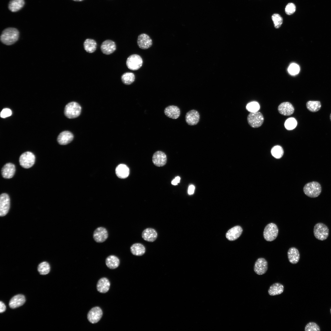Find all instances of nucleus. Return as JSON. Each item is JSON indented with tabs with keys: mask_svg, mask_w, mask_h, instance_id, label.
Returning <instances> with one entry per match:
<instances>
[{
	"mask_svg": "<svg viewBox=\"0 0 331 331\" xmlns=\"http://www.w3.org/2000/svg\"><path fill=\"white\" fill-rule=\"evenodd\" d=\"M288 258L289 262L292 264H297L300 259V254L297 249L294 247L289 249L287 252Z\"/></svg>",
	"mask_w": 331,
	"mask_h": 331,
	"instance_id": "obj_24",
	"label": "nucleus"
},
{
	"mask_svg": "<svg viewBox=\"0 0 331 331\" xmlns=\"http://www.w3.org/2000/svg\"><path fill=\"white\" fill-rule=\"evenodd\" d=\"M19 33L18 30L13 28H8L2 32L0 40L4 44L7 45H12L18 40Z\"/></svg>",
	"mask_w": 331,
	"mask_h": 331,
	"instance_id": "obj_1",
	"label": "nucleus"
},
{
	"mask_svg": "<svg viewBox=\"0 0 331 331\" xmlns=\"http://www.w3.org/2000/svg\"><path fill=\"white\" fill-rule=\"evenodd\" d=\"M116 48L115 43L110 40H106L102 43L101 46V50L104 54L109 55L112 53Z\"/></svg>",
	"mask_w": 331,
	"mask_h": 331,
	"instance_id": "obj_17",
	"label": "nucleus"
},
{
	"mask_svg": "<svg viewBox=\"0 0 331 331\" xmlns=\"http://www.w3.org/2000/svg\"><path fill=\"white\" fill-rule=\"evenodd\" d=\"M126 63L128 69L132 70H136L141 67L143 65V60L140 55L134 54L128 57Z\"/></svg>",
	"mask_w": 331,
	"mask_h": 331,
	"instance_id": "obj_8",
	"label": "nucleus"
},
{
	"mask_svg": "<svg viewBox=\"0 0 331 331\" xmlns=\"http://www.w3.org/2000/svg\"><path fill=\"white\" fill-rule=\"evenodd\" d=\"M194 189L195 187L194 186L192 185H190L188 189V193L190 195L193 194L194 193Z\"/></svg>",
	"mask_w": 331,
	"mask_h": 331,
	"instance_id": "obj_45",
	"label": "nucleus"
},
{
	"mask_svg": "<svg viewBox=\"0 0 331 331\" xmlns=\"http://www.w3.org/2000/svg\"><path fill=\"white\" fill-rule=\"evenodd\" d=\"M296 7L294 4L290 3L288 4L285 8L286 13L288 15H291L295 11Z\"/></svg>",
	"mask_w": 331,
	"mask_h": 331,
	"instance_id": "obj_41",
	"label": "nucleus"
},
{
	"mask_svg": "<svg viewBox=\"0 0 331 331\" xmlns=\"http://www.w3.org/2000/svg\"><path fill=\"white\" fill-rule=\"evenodd\" d=\"M305 194L310 198L318 197L321 192V187L318 182L313 181L306 183L303 188Z\"/></svg>",
	"mask_w": 331,
	"mask_h": 331,
	"instance_id": "obj_2",
	"label": "nucleus"
},
{
	"mask_svg": "<svg viewBox=\"0 0 331 331\" xmlns=\"http://www.w3.org/2000/svg\"><path fill=\"white\" fill-rule=\"evenodd\" d=\"M300 70L299 66L295 63L291 64L288 67V71L291 75H294L298 74Z\"/></svg>",
	"mask_w": 331,
	"mask_h": 331,
	"instance_id": "obj_40",
	"label": "nucleus"
},
{
	"mask_svg": "<svg viewBox=\"0 0 331 331\" xmlns=\"http://www.w3.org/2000/svg\"><path fill=\"white\" fill-rule=\"evenodd\" d=\"M25 302V296L18 294L14 296L10 301L9 306L12 309L16 308L22 305Z\"/></svg>",
	"mask_w": 331,
	"mask_h": 331,
	"instance_id": "obj_22",
	"label": "nucleus"
},
{
	"mask_svg": "<svg viewBox=\"0 0 331 331\" xmlns=\"http://www.w3.org/2000/svg\"><path fill=\"white\" fill-rule=\"evenodd\" d=\"M330 313H331V309L330 310Z\"/></svg>",
	"mask_w": 331,
	"mask_h": 331,
	"instance_id": "obj_48",
	"label": "nucleus"
},
{
	"mask_svg": "<svg viewBox=\"0 0 331 331\" xmlns=\"http://www.w3.org/2000/svg\"><path fill=\"white\" fill-rule=\"evenodd\" d=\"M297 125V121L294 118L292 117L287 119L284 124L285 128L288 130L294 129L296 127Z\"/></svg>",
	"mask_w": 331,
	"mask_h": 331,
	"instance_id": "obj_36",
	"label": "nucleus"
},
{
	"mask_svg": "<svg viewBox=\"0 0 331 331\" xmlns=\"http://www.w3.org/2000/svg\"><path fill=\"white\" fill-rule=\"evenodd\" d=\"M185 119L186 123L188 125H195L198 123L199 121V114L197 111L194 110H191L187 113Z\"/></svg>",
	"mask_w": 331,
	"mask_h": 331,
	"instance_id": "obj_19",
	"label": "nucleus"
},
{
	"mask_svg": "<svg viewBox=\"0 0 331 331\" xmlns=\"http://www.w3.org/2000/svg\"><path fill=\"white\" fill-rule=\"evenodd\" d=\"M35 160L34 154L29 151L25 152L22 154L19 158L20 165L25 169L29 168L34 164Z\"/></svg>",
	"mask_w": 331,
	"mask_h": 331,
	"instance_id": "obj_7",
	"label": "nucleus"
},
{
	"mask_svg": "<svg viewBox=\"0 0 331 331\" xmlns=\"http://www.w3.org/2000/svg\"><path fill=\"white\" fill-rule=\"evenodd\" d=\"M314 234L315 238L321 241L326 240L329 235V229L327 226L322 223L316 224L314 228Z\"/></svg>",
	"mask_w": 331,
	"mask_h": 331,
	"instance_id": "obj_5",
	"label": "nucleus"
},
{
	"mask_svg": "<svg viewBox=\"0 0 331 331\" xmlns=\"http://www.w3.org/2000/svg\"><path fill=\"white\" fill-rule=\"evenodd\" d=\"M75 1L80 2L83 1V0H73Z\"/></svg>",
	"mask_w": 331,
	"mask_h": 331,
	"instance_id": "obj_46",
	"label": "nucleus"
},
{
	"mask_svg": "<svg viewBox=\"0 0 331 331\" xmlns=\"http://www.w3.org/2000/svg\"><path fill=\"white\" fill-rule=\"evenodd\" d=\"M10 207V198L8 194H2L0 196V215L3 216L8 213Z\"/></svg>",
	"mask_w": 331,
	"mask_h": 331,
	"instance_id": "obj_10",
	"label": "nucleus"
},
{
	"mask_svg": "<svg viewBox=\"0 0 331 331\" xmlns=\"http://www.w3.org/2000/svg\"><path fill=\"white\" fill-rule=\"evenodd\" d=\"M110 285V282L108 279L105 277L102 278L98 280L97 283V290L100 293H105L109 290Z\"/></svg>",
	"mask_w": 331,
	"mask_h": 331,
	"instance_id": "obj_25",
	"label": "nucleus"
},
{
	"mask_svg": "<svg viewBox=\"0 0 331 331\" xmlns=\"http://www.w3.org/2000/svg\"><path fill=\"white\" fill-rule=\"evenodd\" d=\"M106 264L107 266L111 269H115L118 267L120 261L116 256L111 255L108 256L106 259Z\"/></svg>",
	"mask_w": 331,
	"mask_h": 331,
	"instance_id": "obj_29",
	"label": "nucleus"
},
{
	"mask_svg": "<svg viewBox=\"0 0 331 331\" xmlns=\"http://www.w3.org/2000/svg\"><path fill=\"white\" fill-rule=\"evenodd\" d=\"M242 231V229L240 226H234L228 231L226 234V237L230 241L235 240L241 236Z\"/></svg>",
	"mask_w": 331,
	"mask_h": 331,
	"instance_id": "obj_18",
	"label": "nucleus"
},
{
	"mask_svg": "<svg viewBox=\"0 0 331 331\" xmlns=\"http://www.w3.org/2000/svg\"><path fill=\"white\" fill-rule=\"evenodd\" d=\"M260 108V106L258 103L255 101L249 103L246 106V109L250 112H257L259 110Z\"/></svg>",
	"mask_w": 331,
	"mask_h": 331,
	"instance_id": "obj_38",
	"label": "nucleus"
},
{
	"mask_svg": "<svg viewBox=\"0 0 331 331\" xmlns=\"http://www.w3.org/2000/svg\"><path fill=\"white\" fill-rule=\"evenodd\" d=\"M274 27L278 29L281 26L283 22V18L280 16L276 13L272 15V17Z\"/></svg>",
	"mask_w": 331,
	"mask_h": 331,
	"instance_id": "obj_37",
	"label": "nucleus"
},
{
	"mask_svg": "<svg viewBox=\"0 0 331 331\" xmlns=\"http://www.w3.org/2000/svg\"><path fill=\"white\" fill-rule=\"evenodd\" d=\"M306 106L310 111L316 112L320 110L321 105V102L319 101H309L306 102Z\"/></svg>",
	"mask_w": 331,
	"mask_h": 331,
	"instance_id": "obj_32",
	"label": "nucleus"
},
{
	"mask_svg": "<svg viewBox=\"0 0 331 331\" xmlns=\"http://www.w3.org/2000/svg\"><path fill=\"white\" fill-rule=\"evenodd\" d=\"M268 268L267 261L264 258H258L254 263V271L258 275H261L264 274L267 271Z\"/></svg>",
	"mask_w": 331,
	"mask_h": 331,
	"instance_id": "obj_9",
	"label": "nucleus"
},
{
	"mask_svg": "<svg viewBox=\"0 0 331 331\" xmlns=\"http://www.w3.org/2000/svg\"><path fill=\"white\" fill-rule=\"evenodd\" d=\"M108 235L107 230L104 227H100L97 228L94 231L93 238L96 242L101 243L106 240Z\"/></svg>",
	"mask_w": 331,
	"mask_h": 331,
	"instance_id": "obj_13",
	"label": "nucleus"
},
{
	"mask_svg": "<svg viewBox=\"0 0 331 331\" xmlns=\"http://www.w3.org/2000/svg\"><path fill=\"white\" fill-rule=\"evenodd\" d=\"M6 306L4 303L2 301L0 302V312L2 313L6 310Z\"/></svg>",
	"mask_w": 331,
	"mask_h": 331,
	"instance_id": "obj_44",
	"label": "nucleus"
},
{
	"mask_svg": "<svg viewBox=\"0 0 331 331\" xmlns=\"http://www.w3.org/2000/svg\"><path fill=\"white\" fill-rule=\"evenodd\" d=\"M284 286L279 283H275L270 286L269 287L268 293L271 296H275L282 294L284 291Z\"/></svg>",
	"mask_w": 331,
	"mask_h": 331,
	"instance_id": "obj_26",
	"label": "nucleus"
},
{
	"mask_svg": "<svg viewBox=\"0 0 331 331\" xmlns=\"http://www.w3.org/2000/svg\"><path fill=\"white\" fill-rule=\"evenodd\" d=\"M116 173L118 177L121 179H124L128 176L129 174V169L125 165L120 164L116 167Z\"/></svg>",
	"mask_w": 331,
	"mask_h": 331,
	"instance_id": "obj_27",
	"label": "nucleus"
},
{
	"mask_svg": "<svg viewBox=\"0 0 331 331\" xmlns=\"http://www.w3.org/2000/svg\"><path fill=\"white\" fill-rule=\"evenodd\" d=\"M81 107L77 102H72L68 103L65 106L64 113L65 116L69 119L74 118L80 115Z\"/></svg>",
	"mask_w": 331,
	"mask_h": 331,
	"instance_id": "obj_3",
	"label": "nucleus"
},
{
	"mask_svg": "<svg viewBox=\"0 0 331 331\" xmlns=\"http://www.w3.org/2000/svg\"><path fill=\"white\" fill-rule=\"evenodd\" d=\"M304 330L305 331H320V329L316 323L310 322L306 325Z\"/></svg>",
	"mask_w": 331,
	"mask_h": 331,
	"instance_id": "obj_39",
	"label": "nucleus"
},
{
	"mask_svg": "<svg viewBox=\"0 0 331 331\" xmlns=\"http://www.w3.org/2000/svg\"><path fill=\"white\" fill-rule=\"evenodd\" d=\"M164 113L168 117L176 119L180 116V111L179 108L175 105H170L166 107L164 110Z\"/></svg>",
	"mask_w": 331,
	"mask_h": 331,
	"instance_id": "obj_23",
	"label": "nucleus"
},
{
	"mask_svg": "<svg viewBox=\"0 0 331 331\" xmlns=\"http://www.w3.org/2000/svg\"><path fill=\"white\" fill-rule=\"evenodd\" d=\"M15 166L11 163L5 164L2 168L1 173L2 177L6 179H10L14 176L15 172Z\"/></svg>",
	"mask_w": 331,
	"mask_h": 331,
	"instance_id": "obj_16",
	"label": "nucleus"
},
{
	"mask_svg": "<svg viewBox=\"0 0 331 331\" xmlns=\"http://www.w3.org/2000/svg\"><path fill=\"white\" fill-rule=\"evenodd\" d=\"M329 117H330V121H331V113H330V115Z\"/></svg>",
	"mask_w": 331,
	"mask_h": 331,
	"instance_id": "obj_47",
	"label": "nucleus"
},
{
	"mask_svg": "<svg viewBox=\"0 0 331 331\" xmlns=\"http://www.w3.org/2000/svg\"><path fill=\"white\" fill-rule=\"evenodd\" d=\"M83 45L84 49L86 52L92 53L96 50L97 44L94 40L87 39L84 41Z\"/></svg>",
	"mask_w": 331,
	"mask_h": 331,
	"instance_id": "obj_31",
	"label": "nucleus"
},
{
	"mask_svg": "<svg viewBox=\"0 0 331 331\" xmlns=\"http://www.w3.org/2000/svg\"><path fill=\"white\" fill-rule=\"evenodd\" d=\"M130 250L133 255L141 256L145 253L146 249L145 246L142 244L135 243L131 246Z\"/></svg>",
	"mask_w": 331,
	"mask_h": 331,
	"instance_id": "obj_28",
	"label": "nucleus"
},
{
	"mask_svg": "<svg viewBox=\"0 0 331 331\" xmlns=\"http://www.w3.org/2000/svg\"><path fill=\"white\" fill-rule=\"evenodd\" d=\"M247 121L249 125L253 128H257L261 126L264 121L262 114L258 111L250 112L248 116Z\"/></svg>",
	"mask_w": 331,
	"mask_h": 331,
	"instance_id": "obj_6",
	"label": "nucleus"
},
{
	"mask_svg": "<svg viewBox=\"0 0 331 331\" xmlns=\"http://www.w3.org/2000/svg\"><path fill=\"white\" fill-rule=\"evenodd\" d=\"M283 152L282 147L279 145L274 146L271 150L272 155L274 158L277 159L280 158L282 157Z\"/></svg>",
	"mask_w": 331,
	"mask_h": 331,
	"instance_id": "obj_34",
	"label": "nucleus"
},
{
	"mask_svg": "<svg viewBox=\"0 0 331 331\" xmlns=\"http://www.w3.org/2000/svg\"><path fill=\"white\" fill-rule=\"evenodd\" d=\"M137 43L139 47L141 49H146L151 46L152 45V41L148 35L142 33L138 36Z\"/></svg>",
	"mask_w": 331,
	"mask_h": 331,
	"instance_id": "obj_12",
	"label": "nucleus"
},
{
	"mask_svg": "<svg viewBox=\"0 0 331 331\" xmlns=\"http://www.w3.org/2000/svg\"><path fill=\"white\" fill-rule=\"evenodd\" d=\"M152 161L154 164L158 167L164 166L167 162V157L165 154L161 151L156 152L153 154Z\"/></svg>",
	"mask_w": 331,
	"mask_h": 331,
	"instance_id": "obj_14",
	"label": "nucleus"
},
{
	"mask_svg": "<svg viewBox=\"0 0 331 331\" xmlns=\"http://www.w3.org/2000/svg\"><path fill=\"white\" fill-rule=\"evenodd\" d=\"M158 234L154 229L148 228L145 229L142 232V237L146 241L152 242L154 241L157 237Z\"/></svg>",
	"mask_w": 331,
	"mask_h": 331,
	"instance_id": "obj_20",
	"label": "nucleus"
},
{
	"mask_svg": "<svg viewBox=\"0 0 331 331\" xmlns=\"http://www.w3.org/2000/svg\"><path fill=\"white\" fill-rule=\"evenodd\" d=\"M25 4L24 0H11L8 5V8L12 12L17 11L23 6Z\"/></svg>",
	"mask_w": 331,
	"mask_h": 331,
	"instance_id": "obj_30",
	"label": "nucleus"
},
{
	"mask_svg": "<svg viewBox=\"0 0 331 331\" xmlns=\"http://www.w3.org/2000/svg\"><path fill=\"white\" fill-rule=\"evenodd\" d=\"M73 134L68 131L61 132L58 135L57 141L59 143L62 145H67L70 143L73 139Z\"/></svg>",
	"mask_w": 331,
	"mask_h": 331,
	"instance_id": "obj_21",
	"label": "nucleus"
},
{
	"mask_svg": "<svg viewBox=\"0 0 331 331\" xmlns=\"http://www.w3.org/2000/svg\"><path fill=\"white\" fill-rule=\"evenodd\" d=\"M123 83L126 85H129L135 81V77L134 74L131 72H127L123 74L121 77Z\"/></svg>",
	"mask_w": 331,
	"mask_h": 331,
	"instance_id": "obj_33",
	"label": "nucleus"
},
{
	"mask_svg": "<svg viewBox=\"0 0 331 331\" xmlns=\"http://www.w3.org/2000/svg\"><path fill=\"white\" fill-rule=\"evenodd\" d=\"M180 180V177L178 176L177 177L172 181L171 183L173 185H177L178 183H179Z\"/></svg>",
	"mask_w": 331,
	"mask_h": 331,
	"instance_id": "obj_43",
	"label": "nucleus"
},
{
	"mask_svg": "<svg viewBox=\"0 0 331 331\" xmlns=\"http://www.w3.org/2000/svg\"><path fill=\"white\" fill-rule=\"evenodd\" d=\"M278 232L277 226L274 223H270L264 228L263 233L264 238L267 241H272L277 237Z\"/></svg>",
	"mask_w": 331,
	"mask_h": 331,
	"instance_id": "obj_4",
	"label": "nucleus"
},
{
	"mask_svg": "<svg viewBox=\"0 0 331 331\" xmlns=\"http://www.w3.org/2000/svg\"><path fill=\"white\" fill-rule=\"evenodd\" d=\"M278 110L281 114L288 116L292 114L295 109L292 105L290 102H285L282 103L278 106Z\"/></svg>",
	"mask_w": 331,
	"mask_h": 331,
	"instance_id": "obj_15",
	"label": "nucleus"
},
{
	"mask_svg": "<svg viewBox=\"0 0 331 331\" xmlns=\"http://www.w3.org/2000/svg\"><path fill=\"white\" fill-rule=\"evenodd\" d=\"M50 266L47 262H43L40 263L38 267V270L40 273L42 275H46L50 271Z\"/></svg>",
	"mask_w": 331,
	"mask_h": 331,
	"instance_id": "obj_35",
	"label": "nucleus"
},
{
	"mask_svg": "<svg viewBox=\"0 0 331 331\" xmlns=\"http://www.w3.org/2000/svg\"><path fill=\"white\" fill-rule=\"evenodd\" d=\"M12 114L11 110L8 108L3 109L0 113V116L2 118H5L11 116Z\"/></svg>",
	"mask_w": 331,
	"mask_h": 331,
	"instance_id": "obj_42",
	"label": "nucleus"
},
{
	"mask_svg": "<svg viewBox=\"0 0 331 331\" xmlns=\"http://www.w3.org/2000/svg\"><path fill=\"white\" fill-rule=\"evenodd\" d=\"M103 314L102 310L98 306L92 308L87 314V318L91 323L94 324L97 322L101 318Z\"/></svg>",
	"mask_w": 331,
	"mask_h": 331,
	"instance_id": "obj_11",
	"label": "nucleus"
}]
</instances>
